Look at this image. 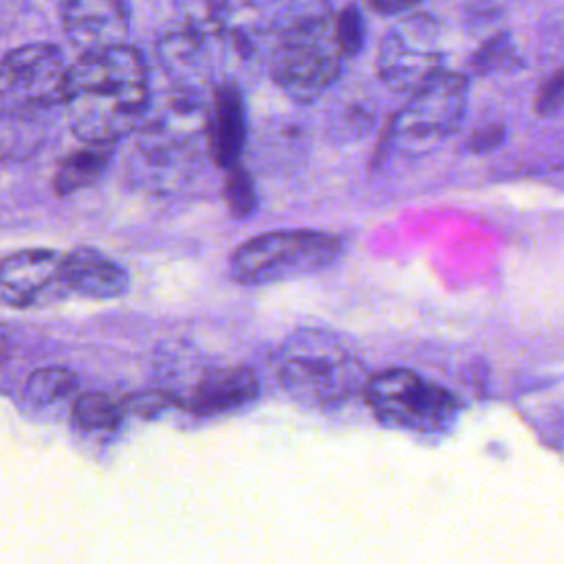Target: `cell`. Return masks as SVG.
<instances>
[{
  "label": "cell",
  "instance_id": "obj_1",
  "mask_svg": "<svg viewBox=\"0 0 564 564\" xmlns=\"http://www.w3.org/2000/svg\"><path fill=\"white\" fill-rule=\"evenodd\" d=\"M150 99L145 59L130 44L86 53L66 68L62 108L86 145H112L137 132Z\"/></svg>",
  "mask_w": 564,
  "mask_h": 564
},
{
  "label": "cell",
  "instance_id": "obj_24",
  "mask_svg": "<svg viewBox=\"0 0 564 564\" xmlns=\"http://www.w3.org/2000/svg\"><path fill=\"white\" fill-rule=\"evenodd\" d=\"M370 7L381 15H405L414 9H419V4L410 2V0H372Z\"/></svg>",
  "mask_w": 564,
  "mask_h": 564
},
{
  "label": "cell",
  "instance_id": "obj_12",
  "mask_svg": "<svg viewBox=\"0 0 564 564\" xmlns=\"http://www.w3.org/2000/svg\"><path fill=\"white\" fill-rule=\"evenodd\" d=\"M247 143V110L238 84L220 82L214 88L205 117V150L223 170L240 165Z\"/></svg>",
  "mask_w": 564,
  "mask_h": 564
},
{
  "label": "cell",
  "instance_id": "obj_10",
  "mask_svg": "<svg viewBox=\"0 0 564 564\" xmlns=\"http://www.w3.org/2000/svg\"><path fill=\"white\" fill-rule=\"evenodd\" d=\"M62 24L82 55L123 46L128 44L130 7L119 0H73L62 9Z\"/></svg>",
  "mask_w": 564,
  "mask_h": 564
},
{
  "label": "cell",
  "instance_id": "obj_3",
  "mask_svg": "<svg viewBox=\"0 0 564 564\" xmlns=\"http://www.w3.org/2000/svg\"><path fill=\"white\" fill-rule=\"evenodd\" d=\"M273 24L269 75L293 101L311 104L322 97L341 73V48L335 15L326 7H293Z\"/></svg>",
  "mask_w": 564,
  "mask_h": 564
},
{
  "label": "cell",
  "instance_id": "obj_6",
  "mask_svg": "<svg viewBox=\"0 0 564 564\" xmlns=\"http://www.w3.org/2000/svg\"><path fill=\"white\" fill-rule=\"evenodd\" d=\"M344 240L317 229H275L253 236L234 251L229 273L240 284H273L333 267Z\"/></svg>",
  "mask_w": 564,
  "mask_h": 564
},
{
  "label": "cell",
  "instance_id": "obj_20",
  "mask_svg": "<svg viewBox=\"0 0 564 564\" xmlns=\"http://www.w3.org/2000/svg\"><path fill=\"white\" fill-rule=\"evenodd\" d=\"M513 62H516L513 40L509 33H500L480 46V51L471 59V68L482 75L500 68H511Z\"/></svg>",
  "mask_w": 564,
  "mask_h": 564
},
{
  "label": "cell",
  "instance_id": "obj_22",
  "mask_svg": "<svg viewBox=\"0 0 564 564\" xmlns=\"http://www.w3.org/2000/svg\"><path fill=\"white\" fill-rule=\"evenodd\" d=\"M535 108L544 117H557L560 115V110H562V73L560 70L540 90Z\"/></svg>",
  "mask_w": 564,
  "mask_h": 564
},
{
  "label": "cell",
  "instance_id": "obj_17",
  "mask_svg": "<svg viewBox=\"0 0 564 564\" xmlns=\"http://www.w3.org/2000/svg\"><path fill=\"white\" fill-rule=\"evenodd\" d=\"M77 386H79V379L68 368H57V366L37 368L26 379V397L31 403L51 405L75 394Z\"/></svg>",
  "mask_w": 564,
  "mask_h": 564
},
{
  "label": "cell",
  "instance_id": "obj_13",
  "mask_svg": "<svg viewBox=\"0 0 564 564\" xmlns=\"http://www.w3.org/2000/svg\"><path fill=\"white\" fill-rule=\"evenodd\" d=\"M57 282L90 300H115L128 293V271L93 247H77L59 258Z\"/></svg>",
  "mask_w": 564,
  "mask_h": 564
},
{
  "label": "cell",
  "instance_id": "obj_16",
  "mask_svg": "<svg viewBox=\"0 0 564 564\" xmlns=\"http://www.w3.org/2000/svg\"><path fill=\"white\" fill-rule=\"evenodd\" d=\"M121 401L112 399L106 392H82L70 405L73 423L86 432H106L115 430L123 419Z\"/></svg>",
  "mask_w": 564,
  "mask_h": 564
},
{
  "label": "cell",
  "instance_id": "obj_9",
  "mask_svg": "<svg viewBox=\"0 0 564 564\" xmlns=\"http://www.w3.org/2000/svg\"><path fill=\"white\" fill-rule=\"evenodd\" d=\"M441 64L438 20L421 9L397 18L386 31L377 53L379 79L394 93L412 95L423 88L443 73Z\"/></svg>",
  "mask_w": 564,
  "mask_h": 564
},
{
  "label": "cell",
  "instance_id": "obj_7",
  "mask_svg": "<svg viewBox=\"0 0 564 564\" xmlns=\"http://www.w3.org/2000/svg\"><path fill=\"white\" fill-rule=\"evenodd\" d=\"M364 392L383 425L419 434L449 430L460 412L458 399L447 388L408 368H386L368 375Z\"/></svg>",
  "mask_w": 564,
  "mask_h": 564
},
{
  "label": "cell",
  "instance_id": "obj_18",
  "mask_svg": "<svg viewBox=\"0 0 564 564\" xmlns=\"http://www.w3.org/2000/svg\"><path fill=\"white\" fill-rule=\"evenodd\" d=\"M223 198L229 207V214L234 218H247L253 214L256 203H258V194H256V185L251 174L242 167L236 165L231 170H227L225 176V185H223Z\"/></svg>",
  "mask_w": 564,
  "mask_h": 564
},
{
  "label": "cell",
  "instance_id": "obj_23",
  "mask_svg": "<svg viewBox=\"0 0 564 564\" xmlns=\"http://www.w3.org/2000/svg\"><path fill=\"white\" fill-rule=\"evenodd\" d=\"M502 137H505V128L500 123H489L467 139V150L469 152H489L496 145H500Z\"/></svg>",
  "mask_w": 564,
  "mask_h": 564
},
{
  "label": "cell",
  "instance_id": "obj_5",
  "mask_svg": "<svg viewBox=\"0 0 564 564\" xmlns=\"http://www.w3.org/2000/svg\"><path fill=\"white\" fill-rule=\"evenodd\" d=\"M207 108L194 90L176 88L150 99L137 128V154L152 181H178L205 150Z\"/></svg>",
  "mask_w": 564,
  "mask_h": 564
},
{
  "label": "cell",
  "instance_id": "obj_14",
  "mask_svg": "<svg viewBox=\"0 0 564 564\" xmlns=\"http://www.w3.org/2000/svg\"><path fill=\"white\" fill-rule=\"evenodd\" d=\"M59 253L53 249H20L0 260V304L11 308L31 306L42 291L57 282Z\"/></svg>",
  "mask_w": 564,
  "mask_h": 564
},
{
  "label": "cell",
  "instance_id": "obj_21",
  "mask_svg": "<svg viewBox=\"0 0 564 564\" xmlns=\"http://www.w3.org/2000/svg\"><path fill=\"white\" fill-rule=\"evenodd\" d=\"M121 405H123V412H132L143 419H154L174 403L170 401V397L163 390H150V392L130 394L128 399L121 401Z\"/></svg>",
  "mask_w": 564,
  "mask_h": 564
},
{
  "label": "cell",
  "instance_id": "obj_11",
  "mask_svg": "<svg viewBox=\"0 0 564 564\" xmlns=\"http://www.w3.org/2000/svg\"><path fill=\"white\" fill-rule=\"evenodd\" d=\"M260 397V381L251 368L216 366L205 370L176 399V405L200 416L227 414L251 405Z\"/></svg>",
  "mask_w": 564,
  "mask_h": 564
},
{
  "label": "cell",
  "instance_id": "obj_15",
  "mask_svg": "<svg viewBox=\"0 0 564 564\" xmlns=\"http://www.w3.org/2000/svg\"><path fill=\"white\" fill-rule=\"evenodd\" d=\"M112 159V145H84L68 156L55 170L53 189L59 196L95 185L108 170Z\"/></svg>",
  "mask_w": 564,
  "mask_h": 564
},
{
  "label": "cell",
  "instance_id": "obj_19",
  "mask_svg": "<svg viewBox=\"0 0 564 564\" xmlns=\"http://www.w3.org/2000/svg\"><path fill=\"white\" fill-rule=\"evenodd\" d=\"M335 35L341 55H357L361 51L366 40V24L357 4H348L335 15Z\"/></svg>",
  "mask_w": 564,
  "mask_h": 564
},
{
  "label": "cell",
  "instance_id": "obj_4",
  "mask_svg": "<svg viewBox=\"0 0 564 564\" xmlns=\"http://www.w3.org/2000/svg\"><path fill=\"white\" fill-rule=\"evenodd\" d=\"M275 375L284 392L304 408H337L368 381L366 364L322 328L293 330L275 355Z\"/></svg>",
  "mask_w": 564,
  "mask_h": 564
},
{
  "label": "cell",
  "instance_id": "obj_2",
  "mask_svg": "<svg viewBox=\"0 0 564 564\" xmlns=\"http://www.w3.org/2000/svg\"><path fill=\"white\" fill-rule=\"evenodd\" d=\"M62 51L31 42L0 59V156H29L40 148L66 77Z\"/></svg>",
  "mask_w": 564,
  "mask_h": 564
},
{
  "label": "cell",
  "instance_id": "obj_8",
  "mask_svg": "<svg viewBox=\"0 0 564 564\" xmlns=\"http://www.w3.org/2000/svg\"><path fill=\"white\" fill-rule=\"evenodd\" d=\"M467 77L443 70L430 84L414 90L394 112L388 141L408 156L436 150L463 123L467 110Z\"/></svg>",
  "mask_w": 564,
  "mask_h": 564
}]
</instances>
